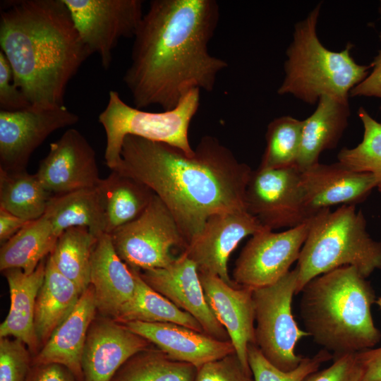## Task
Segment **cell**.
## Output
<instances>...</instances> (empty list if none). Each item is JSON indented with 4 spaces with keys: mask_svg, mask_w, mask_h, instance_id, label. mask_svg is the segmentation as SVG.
<instances>
[{
    "mask_svg": "<svg viewBox=\"0 0 381 381\" xmlns=\"http://www.w3.org/2000/svg\"><path fill=\"white\" fill-rule=\"evenodd\" d=\"M214 0H152L133 37L123 81L134 107L174 109L192 90H214L228 63L209 52L218 26Z\"/></svg>",
    "mask_w": 381,
    "mask_h": 381,
    "instance_id": "1",
    "label": "cell"
},
{
    "mask_svg": "<svg viewBox=\"0 0 381 381\" xmlns=\"http://www.w3.org/2000/svg\"><path fill=\"white\" fill-rule=\"evenodd\" d=\"M111 171L148 186L169 209L188 244L210 217L246 210V190L253 170L212 135L203 136L190 155L128 135Z\"/></svg>",
    "mask_w": 381,
    "mask_h": 381,
    "instance_id": "2",
    "label": "cell"
},
{
    "mask_svg": "<svg viewBox=\"0 0 381 381\" xmlns=\"http://www.w3.org/2000/svg\"><path fill=\"white\" fill-rule=\"evenodd\" d=\"M1 51L16 85L31 106H64L69 81L92 55L63 0L1 4Z\"/></svg>",
    "mask_w": 381,
    "mask_h": 381,
    "instance_id": "3",
    "label": "cell"
},
{
    "mask_svg": "<svg viewBox=\"0 0 381 381\" xmlns=\"http://www.w3.org/2000/svg\"><path fill=\"white\" fill-rule=\"evenodd\" d=\"M300 293L305 331L333 358L372 349L380 341L371 313L375 291L356 267L344 266L319 275Z\"/></svg>",
    "mask_w": 381,
    "mask_h": 381,
    "instance_id": "4",
    "label": "cell"
},
{
    "mask_svg": "<svg viewBox=\"0 0 381 381\" xmlns=\"http://www.w3.org/2000/svg\"><path fill=\"white\" fill-rule=\"evenodd\" d=\"M321 10L318 4L294 27L293 40L284 62V78L277 90L313 104L322 95L349 99L350 91L369 74L370 65L357 64L351 56L352 44L333 52L319 40L317 24Z\"/></svg>",
    "mask_w": 381,
    "mask_h": 381,
    "instance_id": "5",
    "label": "cell"
},
{
    "mask_svg": "<svg viewBox=\"0 0 381 381\" xmlns=\"http://www.w3.org/2000/svg\"><path fill=\"white\" fill-rule=\"evenodd\" d=\"M344 266L356 267L365 278L381 269V243L370 238L355 205L323 209L310 218L295 267L296 294L313 278Z\"/></svg>",
    "mask_w": 381,
    "mask_h": 381,
    "instance_id": "6",
    "label": "cell"
},
{
    "mask_svg": "<svg viewBox=\"0 0 381 381\" xmlns=\"http://www.w3.org/2000/svg\"><path fill=\"white\" fill-rule=\"evenodd\" d=\"M200 93L198 89L192 90L174 109L152 112L128 104L118 92L110 90L107 104L98 116L106 135L107 166L111 170L116 166L123 142L128 135L169 144L193 154L188 131L200 107Z\"/></svg>",
    "mask_w": 381,
    "mask_h": 381,
    "instance_id": "7",
    "label": "cell"
},
{
    "mask_svg": "<svg viewBox=\"0 0 381 381\" xmlns=\"http://www.w3.org/2000/svg\"><path fill=\"white\" fill-rule=\"evenodd\" d=\"M296 284L294 268L275 283L253 289L255 344L269 362L284 372L301 363L303 357L296 353V345L309 336L298 327L291 311Z\"/></svg>",
    "mask_w": 381,
    "mask_h": 381,
    "instance_id": "8",
    "label": "cell"
},
{
    "mask_svg": "<svg viewBox=\"0 0 381 381\" xmlns=\"http://www.w3.org/2000/svg\"><path fill=\"white\" fill-rule=\"evenodd\" d=\"M110 236L122 261L139 271L168 266L176 258L171 248L183 250L187 246L173 215L155 194L138 217Z\"/></svg>",
    "mask_w": 381,
    "mask_h": 381,
    "instance_id": "9",
    "label": "cell"
},
{
    "mask_svg": "<svg viewBox=\"0 0 381 381\" xmlns=\"http://www.w3.org/2000/svg\"><path fill=\"white\" fill-rule=\"evenodd\" d=\"M63 1L83 42L106 70L119 40L133 38L144 15L141 0Z\"/></svg>",
    "mask_w": 381,
    "mask_h": 381,
    "instance_id": "10",
    "label": "cell"
},
{
    "mask_svg": "<svg viewBox=\"0 0 381 381\" xmlns=\"http://www.w3.org/2000/svg\"><path fill=\"white\" fill-rule=\"evenodd\" d=\"M296 167L253 170L246 190V210L270 230L297 226L311 217Z\"/></svg>",
    "mask_w": 381,
    "mask_h": 381,
    "instance_id": "11",
    "label": "cell"
},
{
    "mask_svg": "<svg viewBox=\"0 0 381 381\" xmlns=\"http://www.w3.org/2000/svg\"><path fill=\"white\" fill-rule=\"evenodd\" d=\"M310 219L281 232L264 228L253 234L236 261L233 281L253 289L280 279L298 259Z\"/></svg>",
    "mask_w": 381,
    "mask_h": 381,
    "instance_id": "12",
    "label": "cell"
},
{
    "mask_svg": "<svg viewBox=\"0 0 381 381\" xmlns=\"http://www.w3.org/2000/svg\"><path fill=\"white\" fill-rule=\"evenodd\" d=\"M78 116L65 105L0 111V169H26L32 152L54 131L78 123Z\"/></svg>",
    "mask_w": 381,
    "mask_h": 381,
    "instance_id": "13",
    "label": "cell"
},
{
    "mask_svg": "<svg viewBox=\"0 0 381 381\" xmlns=\"http://www.w3.org/2000/svg\"><path fill=\"white\" fill-rule=\"evenodd\" d=\"M246 210L214 214L183 252L196 265L200 274L217 276L231 286H236L228 272L232 252L246 236L264 229Z\"/></svg>",
    "mask_w": 381,
    "mask_h": 381,
    "instance_id": "14",
    "label": "cell"
},
{
    "mask_svg": "<svg viewBox=\"0 0 381 381\" xmlns=\"http://www.w3.org/2000/svg\"><path fill=\"white\" fill-rule=\"evenodd\" d=\"M52 195L95 188L101 179L94 149L77 129L69 128L55 142L35 173Z\"/></svg>",
    "mask_w": 381,
    "mask_h": 381,
    "instance_id": "15",
    "label": "cell"
},
{
    "mask_svg": "<svg viewBox=\"0 0 381 381\" xmlns=\"http://www.w3.org/2000/svg\"><path fill=\"white\" fill-rule=\"evenodd\" d=\"M138 271L147 285L195 318L205 333L219 340L230 341L206 301L195 263L186 253L165 267Z\"/></svg>",
    "mask_w": 381,
    "mask_h": 381,
    "instance_id": "16",
    "label": "cell"
},
{
    "mask_svg": "<svg viewBox=\"0 0 381 381\" xmlns=\"http://www.w3.org/2000/svg\"><path fill=\"white\" fill-rule=\"evenodd\" d=\"M150 346L121 322L109 318L94 320L83 353V381H111L129 358Z\"/></svg>",
    "mask_w": 381,
    "mask_h": 381,
    "instance_id": "17",
    "label": "cell"
},
{
    "mask_svg": "<svg viewBox=\"0 0 381 381\" xmlns=\"http://www.w3.org/2000/svg\"><path fill=\"white\" fill-rule=\"evenodd\" d=\"M300 171L304 201L311 217L334 205H355L376 188L373 175L353 171L339 162H318Z\"/></svg>",
    "mask_w": 381,
    "mask_h": 381,
    "instance_id": "18",
    "label": "cell"
},
{
    "mask_svg": "<svg viewBox=\"0 0 381 381\" xmlns=\"http://www.w3.org/2000/svg\"><path fill=\"white\" fill-rule=\"evenodd\" d=\"M199 274L211 311L226 329L242 365L251 373L248 361V346L255 344L253 289L231 286L215 275Z\"/></svg>",
    "mask_w": 381,
    "mask_h": 381,
    "instance_id": "19",
    "label": "cell"
},
{
    "mask_svg": "<svg viewBox=\"0 0 381 381\" xmlns=\"http://www.w3.org/2000/svg\"><path fill=\"white\" fill-rule=\"evenodd\" d=\"M122 324L171 358L197 368L235 352L231 341L219 340L204 332L175 323L131 321Z\"/></svg>",
    "mask_w": 381,
    "mask_h": 381,
    "instance_id": "20",
    "label": "cell"
},
{
    "mask_svg": "<svg viewBox=\"0 0 381 381\" xmlns=\"http://www.w3.org/2000/svg\"><path fill=\"white\" fill-rule=\"evenodd\" d=\"M97 310L95 291L90 285L83 292L71 313L34 356L32 365L59 364L67 368L78 381H83V353Z\"/></svg>",
    "mask_w": 381,
    "mask_h": 381,
    "instance_id": "21",
    "label": "cell"
},
{
    "mask_svg": "<svg viewBox=\"0 0 381 381\" xmlns=\"http://www.w3.org/2000/svg\"><path fill=\"white\" fill-rule=\"evenodd\" d=\"M90 285L97 310L114 320L134 296V274L116 253L109 234L97 238L91 258Z\"/></svg>",
    "mask_w": 381,
    "mask_h": 381,
    "instance_id": "22",
    "label": "cell"
},
{
    "mask_svg": "<svg viewBox=\"0 0 381 381\" xmlns=\"http://www.w3.org/2000/svg\"><path fill=\"white\" fill-rule=\"evenodd\" d=\"M46 262L47 260L44 259L30 274L17 268L2 272L8 285L10 308L0 325V337H13L20 339L32 353L36 352L40 345L35 329V309L44 279Z\"/></svg>",
    "mask_w": 381,
    "mask_h": 381,
    "instance_id": "23",
    "label": "cell"
},
{
    "mask_svg": "<svg viewBox=\"0 0 381 381\" xmlns=\"http://www.w3.org/2000/svg\"><path fill=\"white\" fill-rule=\"evenodd\" d=\"M349 99L322 95L314 112L303 121L296 167L303 171L318 163L320 155L337 147L348 125Z\"/></svg>",
    "mask_w": 381,
    "mask_h": 381,
    "instance_id": "24",
    "label": "cell"
},
{
    "mask_svg": "<svg viewBox=\"0 0 381 381\" xmlns=\"http://www.w3.org/2000/svg\"><path fill=\"white\" fill-rule=\"evenodd\" d=\"M96 188L104 212L105 234L109 235L138 217L155 195L143 183L115 171L102 179Z\"/></svg>",
    "mask_w": 381,
    "mask_h": 381,
    "instance_id": "25",
    "label": "cell"
},
{
    "mask_svg": "<svg viewBox=\"0 0 381 381\" xmlns=\"http://www.w3.org/2000/svg\"><path fill=\"white\" fill-rule=\"evenodd\" d=\"M82 294L74 282L59 271L49 255L35 309V329L40 344L47 342L73 310Z\"/></svg>",
    "mask_w": 381,
    "mask_h": 381,
    "instance_id": "26",
    "label": "cell"
},
{
    "mask_svg": "<svg viewBox=\"0 0 381 381\" xmlns=\"http://www.w3.org/2000/svg\"><path fill=\"white\" fill-rule=\"evenodd\" d=\"M58 238L44 214L28 222L13 236L1 244L0 270L17 268L25 274L33 272L52 252Z\"/></svg>",
    "mask_w": 381,
    "mask_h": 381,
    "instance_id": "27",
    "label": "cell"
},
{
    "mask_svg": "<svg viewBox=\"0 0 381 381\" xmlns=\"http://www.w3.org/2000/svg\"><path fill=\"white\" fill-rule=\"evenodd\" d=\"M44 215L58 236L71 227L86 228L97 238L105 234L104 215L96 187L53 195Z\"/></svg>",
    "mask_w": 381,
    "mask_h": 381,
    "instance_id": "28",
    "label": "cell"
},
{
    "mask_svg": "<svg viewBox=\"0 0 381 381\" xmlns=\"http://www.w3.org/2000/svg\"><path fill=\"white\" fill-rule=\"evenodd\" d=\"M131 270L135 279V294L133 299L123 308L116 321L121 323L131 321L171 322L204 332L195 318L147 285L138 270Z\"/></svg>",
    "mask_w": 381,
    "mask_h": 381,
    "instance_id": "29",
    "label": "cell"
},
{
    "mask_svg": "<svg viewBox=\"0 0 381 381\" xmlns=\"http://www.w3.org/2000/svg\"><path fill=\"white\" fill-rule=\"evenodd\" d=\"M53 195L36 174L0 169V207L27 221L42 217Z\"/></svg>",
    "mask_w": 381,
    "mask_h": 381,
    "instance_id": "30",
    "label": "cell"
},
{
    "mask_svg": "<svg viewBox=\"0 0 381 381\" xmlns=\"http://www.w3.org/2000/svg\"><path fill=\"white\" fill-rule=\"evenodd\" d=\"M97 240L87 229L71 227L61 234L49 254L59 271L83 292L90 285L91 258Z\"/></svg>",
    "mask_w": 381,
    "mask_h": 381,
    "instance_id": "31",
    "label": "cell"
},
{
    "mask_svg": "<svg viewBox=\"0 0 381 381\" xmlns=\"http://www.w3.org/2000/svg\"><path fill=\"white\" fill-rule=\"evenodd\" d=\"M197 370L150 346L129 358L111 381H195Z\"/></svg>",
    "mask_w": 381,
    "mask_h": 381,
    "instance_id": "32",
    "label": "cell"
},
{
    "mask_svg": "<svg viewBox=\"0 0 381 381\" xmlns=\"http://www.w3.org/2000/svg\"><path fill=\"white\" fill-rule=\"evenodd\" d=\"M303 121L282 116L267 126L266 147L258 168L279 169L296 166L299 154Z\"/></svg>",
    "mask_w": 381,
    "mask_h": 381,
    "instance_id": "33",
    "label": "cell"
},
{
    "mask_svg": "<svg viewBox=\"0 0 381 381\" xmlns=\"http://www.w3.org/2000/svg\"><path fill=\"white\" fill-rule=\"evenodd\" d=\"M358 115L363 126L362 141L353 148H342L337 155L338 162L356 172L374 176L376 187L381 192V123L360 107Z\"/></svg>",
    "mask_w": 381,
    "mask_h": 381,
    "instance_id": "34",
    "label": "cell"
},
{
    "mask_svg": "<svg viewBox=\"0 0 381 381\" xmlns=\"http://www.w3.org/2000/svg\"><path fill=\"white\" fill-rule=\"evenodd\" d=\"M330 359H333L332 355L322 349L313 357H303L298 367L284 372L269 362L255 344L248 346V361L254 381H303Z\"/></svg>",
    "mask_w": 381,
    "mask_h": 381,
    "instance_id": "35",
    "label": "cell"
},
{
    "mask_svg": "<svg viewBox=\"0 0 381 381\" xmlns=\"http://www.w3.org/2000/svg\"><path fill=\"white\" fill-rule=\"evenodd\" d=\"M20 339L0 337V381H26L32 366L30 350Z\"/></svg>",
    "mask_w": 381,
    "mask_h": 381,
    "instance_id": "36",
    "label": "cell"
},
{
    "mask_svg": "<svg viewBox=\"0 0 381 381\" xmlns=\"http://www.w3.org/2000/svg\"><path fill=\"white\" fill-rule=\"evenodd\" d=\"M195 381H254L236 353L210 361L198 368Z\"/></svg>",
    "mask_w": 381,
    "mask_h": 381,
    "instance_id": "37",
    "label": "cell"
},
{
    "mask_svg": "<svg viewBox=\"0 0 381 381\" xmlns=\"http://www.w3.org/2000/svg\"><path fill=\"white\" fill-rule=\"evenodd\" d=\"M363 373L358 351L334 358L331 365L311 373L303 381H362Z\"/></svg>",
    "mask_w": 381,
    "mask_h": 381,
    "instance_id": "38",
    "label": "cell"
},
{
    "mask_svg": "<svg viewBox=\"0 0 381 381\" xmlns=\"http://www.w3.org/2000/svg\"><path fill=\"white\" fill-rule=\"evenodd\" d=\"M0 107L4 111L28 109L31 104L13 81L11 66L0 51Z\"/></svg>",
    "mask_w": 381,
    "mask_h": 381,
    "instance_id": "39",
    "label": "cell"
},
{
    "mask_svg": "<svg viewBox=\"0 0 381 381\" xmlns=\"http://www.w3.org/2000/svg\"><path fill=\"white\" fill-rule=\"evenodd\" d=\"M373 70L366 78L351 89L349 97H375L381 99V49L370 64Z\"/></svg>",
    "mask_w": 381,
    "mask_h": 381,
    "instance_id": "40",
    "label": "cell"
},
{
    "mask_svg": "<svg viewBox=\"0 0 381 381\" xmlns=\"http://www.w3.org/2000/svg\"><path fill=\"white\" fill-rule=\"evenodd\" d=\"M26 381H78L66 367L56 363L32 366Z\"/></svg>",
    "mask_w": 381,
    "mask_h": 381,
    "instance_id": "41",
    "label": "cell"
},
{
    "mask_svg": "<svg viewBox=\"0 0 381 381\" xmlns=\"http://www.w3.org/2000/svg\"><path fill=\"white\" fill-rule=\"evenodd\" d=\"M359 353L364 369L362 381H381V346Z\"/></svg>",
    "mask_w": 381,
    "mask_h": 381,
    "instance_id": "42",
    "label": "cell"
},
{
    "mask_svg": "<svg viewBox=\"0 0 381 381\" xmlns=\"http://www.w3.org/2000/svg\"><path fill=\"white\" fill-rule=\"evenodd\" d=\"M28 222L0 207V242L4 243Z\"/></svg>",
    "mask_w": 381,
    "mask_h": 381,
    "instance_id": "43",
    "label": "cell"
},
{
    "mask_svg": "<svg viewBox=\"0 0 381 381\" xmlns=\"http://www.w3.org/2000/svg\"><path fill=\"white\" fill-rule=\"evenodd\" d=\"M376 303L381 310V297L376 301Z\"/></svg>",
    "mask_w": 381,
    "mask_h": 381,
    "instance_id": "44",
    "label": "cell"
},
{
    "mask_svg": "<svg viewBox=\"0 0 381 381\" xmlns=\"http://www.w3.org/2000/svg\"><path fill=\"white\" fill-rule=\"evenodd\" d=\"M379 12H380V14L381 16V1H380V3ZM379 37L381 40V31L380 32Z\"/></svg>",
    "mask_w": 381,
    "mask_h": 381,
    "instance_id": "45",
    "label": "cell"
}]
</instances>
